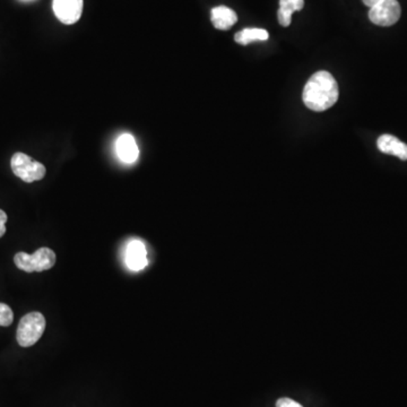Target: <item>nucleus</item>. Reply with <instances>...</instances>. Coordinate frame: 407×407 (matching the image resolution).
<instances>
[{
  "mask_svg": "<svg viewBox=\"0 0 407 407\" xmlns=\"http://www.w3.org/2000/svg\"><path fill=\"white\" fill-rule=\"evenodd\" d=\"M14 262L16 267L27 273L48 271L56 264V253L49 248H40L33 255L27 253H16Z\"/></svg>",
  "mask_w": 407,
  "mask_h": 407,
  "instance_id": "7ed1b4c3",
  "label": "nucleus"
},
{
  "mask_svg": "<svg viewBox=\"0 0 407 407\" xmlns=\"http://www.w3.org/2000/svg\"><path fill=\"white\" fill-rule=\"evenodd\" d=\"M7 214L0 209V238L6 233Z\"/></svg>",
  "mask_w": 407,
  "mask_h": 407,
  "instance_id": "2eb2a0df",
  "label": "nucleus"
},
{
  "mask_svg": "<svg viewBox=\"0 0 407 407\" xmlns=\"http://www.w3.org/2000/svg\"><path fill=\"white\" fill-rule=\"evenodd\" d=\"M269 38L267 31L264 29H244L237 33L235 40L241 45H247L251 42L266 41Z\"/></svg>",
  "mask_w": 407,
  "mask_h": 407,
  "instance_id": "f8f14e48",
  "label": "nucleus"
},
{
  "mask_svg": "<svg viewBox=\"0 0 407 407\" xmlns=\"http://www.w3.org/2000/svg\"><path fill=\"white\" fill-rule=\"evenodd\" d=\"M276 407H304L300 403H297L295 399H288V397H282L277 399Z\"/></svg>",
  "mask_w": 407,
  "mask_h": 407,
  "instance_id": "4468645a",
  "label": "nucleus"
},
{
  "mask_svg": "<svg viewBox=\"0 0 407 407\" xmlns=\"http://www.w3.org/2000/svg\"><path fill=\"white\" fill-rule=\"evenodd\" d=\"M212 23L217 30H230L238 21L235 10L226 6H219L212 9Z\"/></svg>",
  "mask_w": 407,
  "mask_h": 407,
  "instance_id": "9d476101",
  "label": "nucleus"
},
{
  "mask_svg": "<svg viewBox=\"0 0 407 407\" xmlns=\"http://www.w3.org/2000/svg\"><path fill=\"white\" fill-rule=\"evenodd\" d=\"M116 149L117 154L125 163H133L140 155V149L137 146L136 140L131 134H122L117 140Z\"/></svg>",
  "mask_w": 407,
  "mask_h": 407,
  "instance_id": "1a4fd4ad",
  "label": "nucleus"
},
{
  "mask_svg": "<svg viewBox=\"0 0 407 407\" xmlns=\"http://www.w3.org/2000/svg\"><path fill=\"white\" fill-rule=\"evenodd\" d=\"M339 96V85L333 75L321 71L312 75L306 82L302 98L310 110L323 112L333 107Z\"/></svg>",
  "mask_w": 407,
  "mask_h": 407,
  "instance_id": "f257e3e1",
  "label": "nucleus"
},
{
  "mask_svg": "<svg viewBox=\"0 0 407 407\" xmlns=\"http://www.w3.org/2000/svg\"><path fill=\"white\" fill-rule=\"evenodd\" d=\"M52 8L61 23L75 24L83 13V0H54Z\"/></svg>",
  "mask_w": 407,
  "mask_h": 407,
  "instance_id": "423d86ee",
  "label": "nucleus"
},
{
  "mask_svg": "<svg viewBox=\"0 0 407 407\" xmlns=\"http://www.w3.org/2000/svg\"><path fill=\"white\" fill-rule=\"evenodd\" d=\"M14 320V313L10 306L5 304H0V326L8 327Z\"/></svg>",
  "mask_w": 407,
  "mask_h": 407,
  "instance_id": "ddd939ff",
  "label": "nucleus"
},
{
  "mask_svg": "<svg viewBox=\"0 0 407 407\" xmlns=\"http://www.w3.org/2000/svg\"><path fill=\"white\" fill-rule=\"evenodd\" d=\"M304 0H280V9L277 12L279 23L282 27H290L292 22V14L304 8Z\"/></svg>",
  "mask_w": 407,
  "mask_h": 407,
  "instance_id": "9b49d317",
  "label": "nucleus"
},
{
  "mask_svg": "<svg viewBox=\"0 0 407 407\" xmlns=\"http://www.w3.org/2000/svg\"><path fill=\"white\" fill-rule=\"evenodd\" d=\"M363 3L366 6L370 7L371 8L372 6H375L376 3H379L381 0H362Z\"/></svg>",
  "mask_w": 407,
  "mask_h": 407,
  "instance_id": "dca6fc26",
  "label": "nucleus"
},
{
  "mask_svg": "<svg viewBox=\"0 0 407 407\" xmlns=\"http://www.w3.org/2000/svg\"><path fill=\"white\" fill-rule=\"evenodd\" d=\"M13 172L23 182L31 184V182H39L45 178L47 170L45 165L38 161L33 160L29 155L24 153H15L13 155L10 161Z\"/></svg>",
  "mask_w": 407,
  "mask_h": 407,
  "instance_id": "20e7f679",
  "label": "nucleus"
},
{
  "mask_svg": "<svg viewBox=\"0 0 407 407\" xmlns=\"http://www.w3.org/2000/svg\"><path fill=\"white\" fill-rule=\"evenodd\" d=\"M378 149L383 154L394 155L401 161H407V145L392 135H383L377 140Z\"/></svg>",
  "mask_w": 407,
  "mask_h": 407,
  "instance_id": "6e6552de",
  "label": "nucleus"
},
{
  "mask_svg": "<svg viewBox=\"0 0 407 407\" xmlns=\"http://www.w3.org/2000/svg\"><path fill=\"white\" fill-rule=\"evenodd\" d=\"M45 318L40 312L27 313L20 321L16 339L22 348H30L36 344L45 333Z\"/></svg>",
  "mask_w": 407,
  "mask_h": 407,
  "instance_id": "f03ea898",
  "label": "nucleus"
},
{
  "mask_svg": "<svg viewBox=\"0 0 407 407\" xmlns=\"http://www.w3.org/2000/svg\"><path fill=\"white\" fill-rule=\"evenodd\" d=\"M126 264L131 271H142L147 266L145 244L140 240L129 242L126 250Z\"/></svg>",
  "mask_w": 407,
  "mask_h": 407,
  "instance_id": "0eeeda50",
  "label": "nucleus"
},
{
  "mask_svg": "<svg viewBox=\"0 0 407 407\" xmlns=\"http://www.w3.org/2000/svg\"><path fill=\"white\" fill-rule=\"evenodd\" d=\"M401 9L397 0H381L369 10V18L379 27H392L401 18Z\"/></svg>",
  "mask_w": 407,
  "mask_h": 407,
  "instance_id": "39448f33",
  "label": "nucleus"
}]
</instances>
